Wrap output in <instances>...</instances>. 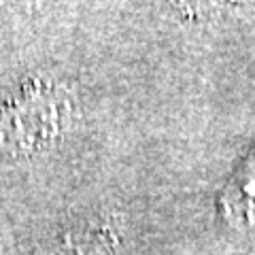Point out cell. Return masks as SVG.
<instances>
[{
	"label": "cell",
	"mask_w": 255,
	"mask_h": 255,
	"mask_svg": "<svg viewBox=\"0 0 255 255\" xmlns=\"http://www.w3.org/2000/svg\"><path fill=\"white\" fill-rule=\"evenodd\" d=\"M36 87V85H34ZM13 100L0 117V140L15 142L13 147L32 149L53 140L70 122L68 98L51 87L26 90Z\"/></svg>",
	"instance_id": "6da1fadb"
},
{
	"label": "cell",
	"mask_w": 255,
	"mask_h": 255,
	"mask_svg": "<svg viewBox=\"0 0 255 255\" xmlns=\"http://www.w3.org/2000/svg\"><path fill=\"white\" fill-rule=\"evenodd\" d=\"M219 217L232 228L255 226V145L236 166L217 200Z\"/></svg>",
	"instance_id": "7a4b0ae2"
}]
</instances>
